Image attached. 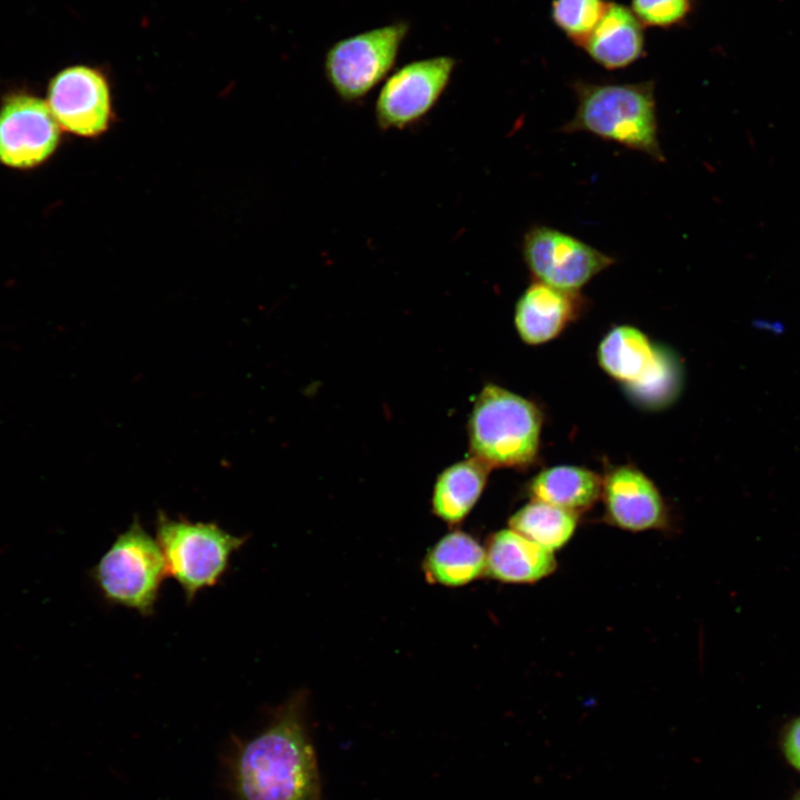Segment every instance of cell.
<instances>
[{
	"label": "cell",
	"mask_w": 800,
	"mask_h": 800,
	"mask_svg": "<svg viewBox=\"0 0 800 800\" xmlns=\"http://www.w3.org/2000/svg\"><path fill=\"white\" fill-rule=\"evenodd\" d=\"M660 348L638 328L621 324L609 330L598 344L597 360L613 380L629 387L648 376L659 359Z\"/></svg>",
	"instance_id": "cell-15"
},
{
	"label": "cell",
	"mask_w": 800,
	"mask_h": 800,
	"mask_svg": "<svg viewBox=\"0 0 800 800\" xmlns=\"http://www.w3.org/2000/svg\"><path fill=\"white\" fill-rule=\"evenodd\" d=\"M484 547L471 534L453 530L428 551L422 569L426 579L444 587H462L486 576Z\"/></svg>",
	"instance_id": "cell-16"
},
{
	"label": "cell",
	"mask_w": 800,
	"mask_h": 800,
	"mask_svg": "<svg viewBox=\"0 0 800 800\" xmlns=\"http://www.w3.org/2000/svg\"><path fill=\"white\" fill-rule=\"evenodd\" d=\"M577 108L560 131L587 132L664 162L659 142L654 82L593 83L572 86Z\"/></svg>",
	"instance_id": "cell-2"
},
{
	"label": "cell",
	"mask_w": 800,
	"mask_h": 800,
	"mask_svg": "<svg viewBox=\"0 0 800 800\" xmlns=\"http://www.w3.org/2000/svg\"><path fill=\"white\" fill-rule=\"evenodd\" d=\"M542 413L536 403L487 384L473 404L468 436L471 457L488 468H526L539 453Z\"/></svg>",
	"instance_id": "cell-3"
},
{
	"label": "cell",
	"mask_w": 800,
	"mask_h": 800,
	"mask_svg": "<svg viewBox=\"0 0 800 800\" xmlns=\"http://www.w3.org/2000/svg\"><path fill=\"white\" fill-rule=\"evenodd\" d=\"M306 694L280 706L250 740H237L228 770L236 800H320L316 752L304 721Z\"/></svg>",
	"instance_id": "cell-1"
},
{
	"label": "cell",
	"mask_w": 800,
	"mask_h": 800,
	"mask_svg": "<svg viewBox=\"0 0 800 800\" xmlns=\"http://www.w3.org/2000/svg\"><path fill=\"white\" fill-rule=\"evenodd\" d=\"M602 479L590 469L579 466H554L541 470L529 483L533 500L580 513L601 498Z\"/></svg>",
	"instance_id": "cell-17"
},
{
	"label": "cell",
	"mask_w": 800,
	"mask_h": 800,
	"mask_svg": "<svg viewBox=\"0 0 800 800\" xmlns=\"http://www.w3.org/2000/svg\"><path fill=\"white\" fill-rule=\"evenodd\" d=\"M581 47L594 62L608 70L626 68L643 53L642 24L627 7L608 2Z\"/></svg>",
	"instance_id": "cell-14"
},
{
	"label": "cell",
	"mask_w": 800,
	"mask_h": 800,
	"mask_svg": "<svg viewBox=\"0 0 800 800\" xmlns=\"http://www.w3.org/2000/svg\"><path fill=\"white\" fill-rule=\"evenodd\" d=\"M457 60L436 56L403 64L384 80L374 103L381 130H402L421 121L448 88Z\"/></svg>",
	"instance_id": "cell-7"
},
{
	"label": "cell",
	"mask_w": 800,
	"mask_h": 800,
	"mask_svg": "<svg viewBox=\"0 0 800 800\" xmlns=\"http://www.w3.org/2000/svg\"><path fill=\"white\" fill-rule=\"evenodd\" d=\"M584 307L586 299L579 292L533 281L516 303L514 326L523 342L542 344L557 338Z\"/></svg>",
	"instance_id": "cell-12"
},
{
	"label": "cell",
	"mask_w": 800,
	"mask_h": 800,
	"mask_svg": "<svg viewBox=\"0 0 800 800\" xmlns=\"http://www.w3.org/2000/svg\"><path fill=\"white\" fill-rule=\"evenodd\" d=\"M679 382V370L674 359L660 349L658 362L651 372L626 389L641 406L657 409L667 406L676 398Z\"/></svg>",
	"instance_id": "cell-20"
},
{
	"label": "cell",
	"mask_w": 800,
	"mask_h": 800,
	"mask_svg": "<svg viewBox=\"0 0 800 800\" xmlns=\"http://www.w3.org/2000/svg\"><path fill=\"white\" fill-rule=\"evenodd\" d=\"M409 23L396 21L338 40L323 59L324 77L347 103L366 98L396 64Z\"/></svg>",
	"instance_id": "cell-6"
},
{
	"label": "cell",
	"mask_w": 800,
	"mask_h": 800,
	"mask_svg": "<svg viewBox=\"0 0 800 800\" xmlns=\"http://www.w3.org/2000/svg\"><path fill=\"white\" fill-rule=\"evenodd\" d=\"M46 102L59 127L80 137H97L110 123L108 81L89 66L74 64L59 71L48 86Z\"/></svg>",
	"instance_id": "cell-9"
},
{
	"label": "cell",
	"mask_w": 800,
	"mask_h": 800,
	"mask_svg": "<svg viewBox=\"0 0 800 800\" xmlns=\"http://www.w3.org/2000/svg\"><path fill=\"white\" fill-rule=\"evenodd\" d=\"M89 574L108 603L150 616L153 613L167 570L157 540L136 518L130 527L118 536Z\"/></svg>",
	"instance_id": "cell-5"
},
{
	"label": "cell",
	"mask_w": 800,
	"mask_h": 800,
	"mask_svg": "<svg viewBox=\"0 0 800 800\" xmlns=\"http://www.w3.org/2000/svg\"><path fill=\"white\" fill-rule=\"evenodd\" d=\"M601 498L608 521L622 530L639 532L667 524V507L660 491L633 466L609 470L602 479Z\"/></svg>",
	"instance_id": "cell-11"
},
{
	"label": "cell",
	"mask_w": 800,
	"mask_h": 800,
	"mask_svg": "<svg viewBox=\"0 0 800 800\" xmlns=\"http://www.w3.org/2000/svg\"><path fill=\"white\" fill-rule=\"evenodd\" d=\"M247 539L248 536H233L214 522L171 519L162 511L157 516L156 540L164 558L167 576L179 583L188 602L221 579L232 553Z\"/></svg>",
	"instance_id": "cell-4"
},
{
	"label": "cell",
	"mask_w": 800,
	"mask_h": 800,
	"mask_svg": "<svg viewBox=\"0 0 800 800\" xmlns=\"http://www.w3.org/2000/svg\"><path fill=\"white\" fill-rule=\"evenodd\" d=\"M779 746L786 762L800 772V716L784 727Z\"/></svg>",
	"instance_id": "cell-23"
},
{
	"label": "cell",
	"mask_w": 800,
	"mask_h": 800,
	"mask_svg": "<svg viewBox=\"0 0 800 800\" xmlns=\"http://www.w3.org/2000/svg\"><path fill=\"white\" fill-rule=\"evenodd\" d=\"M486 576L507 583H533L557 568L554 552L529 540L516 530L501 529L484 547Z\"/></svg>",
	"instance_id": "cell-13"
},
{
	"label": "cell",
	"mask_w": 800,
	"mask_h": 800,
	"mask_svg": "<svg viewBox=\"0 0 800 800\" xmlns=\"http://www.w3.org/2000/svg\"><path fill=\"white\" fill-rule=\"evenodd\" d=\"M490 468L470 457L443 470L432 493L433 513L448 524H458L479 500Z\"/></svg>",
	"instance_id": "cell-18"
},
{
	"label": "cell",
	"mask_w": 800,
	"mask_h": 800,
	"mask_svg": "<svg viewBox=\"0 0 800 800\" xmlns=\"http://www.w3.org/2000/svg\"><path fill=\"white\" fill-rule=\"evenodd\" d=\"M791 800H800V788L793 793Z\"/></svg>",
	"instance_id": "cell-24"
},
{
	"label": "cell",
	"mask_w": 800,
	"mask_h": 800,
	"mask_svg": "<svg viewBox=\"0 0 800 800\" xmlns=\"http://www.w3.org/2000/svg\"><path fill=\"white\" fill-rule=\"evenodd\" d=\"M522 258L533 281L573 292L616 262L582 240L541 224L524 233Z\"/></svg>",
	"instance_id": "cell-8"
},
{
	"label": "cell",
	"mask_w": 800,
	"mask_h": 800,
	"mask_svg": "<svg viewBox=\"0 0 800 800\" xmlns=\"http://www.w3.org/2000/svg\"><path fill=\"white\" fill-rule=\"evenodd\" d=\"M578 516L570 510L531 499L511 516L509 528L554 552L564 547L574 534Z\"/></svg>",
	"instance_id": "cell-19"
},
{
	"label": "cell",
	"mask_w": 800,
	"mask_h": 800,
	"mask_svg": "<svg viewBox=\"0 0 800 800\" xmlns=\"http://www.w3.org/2000/svg\"><path fill=\"white\" fill-rule=\"evenodd\" d=\"M60 140L59 124L42 99L16 93L0 107V162L29 169L46 161Z\"/></svg>",
	"instance_id": "cell-10"
},
{
	"label": "cell",
	"mask_w": 800,
	"mask_h": 800,
	"mask_svg": "<svg viewBox=\"0 0 800 800\" xmlns=\"http://www.w3.org/2000/svg\"><path fill=\"white\" fill-rule=\"evenodd\" d=\"M690 0H631V11L642 26L669 28L682 22Z\"/></svg>",
	"instance_id": "cell-22"
},
{
	"label": "cell",
	"mask_w": 800,
	"mask_h": 800,
	"mask_svg": "<svg viewBox=\"0 0 800 800\" xmlns=\"http://www.w3.org/2000/svg\"><path fill=\"white\" fill-rule=\"evenodd\" d=\"M604 0H553L551 18L576 44L582 46L602 17Z\"/></svg>",
	"instance_id": "cell-21"
}]
</instances>
